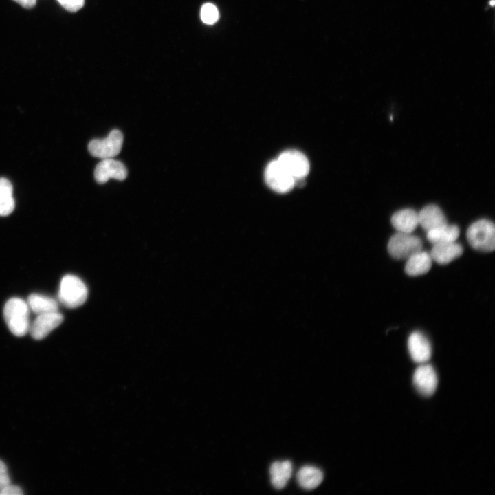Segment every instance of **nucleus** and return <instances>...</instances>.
I'll list each match as a JSON object with an SVG mask.
<instances>
[{"mask_svg": "<svg viewBox=\"0 0 495 495\" xmlns=\"http://www.w3.org/2000/svg\"><path fill=\"white\" fill-rule=\"evenodd\" d=\"M5 321L10 331L16 336H25L30 329V308L24 300L12 298L3 309Z\"/></svg>", "mask_w": 495, "mask_h": 495, "instance_id": "nucleus-1", "label": "nucleus"}, {"mask_svg": "<svg viewBox=\"0 0 495 495\" xmlns=\"http://www.w3.org/2000/svg\"><path fill=\"white\" fill-rule=\"evenodd\" d=\"M87 288L78 276L67 274L63 277L58 290V300L68 308L82 305L87 300Z\"/></svg>", "mask_w": 495, "mask_h": 495, "instance_id": "nucleus-2", "label": "nucleus"}, {"mask_svg": "<svg viewBox=\"0 0 495 495\" xmlns=\"http://www.w3.org/2000/svg\"><path fill=\"white\" fill-rule=\"evenodd\" d=\"M470 245L480 251L490 252L495 248V228L490 220L479 219L472 223L466 232Z\"/></svg>", "mask_w": 495, "mask_h": 495, "instance_id": "nucleus-3", "label": "nucleus"}, {"mask_svg": "<svg viewBox=\"0 0 495 495\" xmlns=\"http://www.w3.org/2000/svg\"><path fill=\"white\" fill-rule=\"evenodd\" d=\"M421 239L412 233L397 232L388 243V253L395 258H408L414 253L422 250Z\"/></svg>", "mask_w": 495, "mask_h": 495, "instance_id": "nucleus-4", "label": "nucleus"}, {"mask_svg": "<svg viewBox=\"0 0 495 495\" xmlns=\"http://www.w3.org/2000/svg\"><path fill=\"white\" fill-rule=\"evenodd\" d=\"M123 143V135L118 129L111 131L103 139L92 140L88 150L94 157L103 159L113 158L120 153Z\"/></svg>", "mask_w": 495, "mask_h": 495, "instance_id": "nucleus-5", "label": "nucleus"}, {"mask_svg": "<svg viewBox=\"0 0 495 495\" xmlns=\"http://www.w3.org/2000/svg\"><path fill=\"white\" fill-rule=\"evenodd\" d=\"M265 179L270 188L279 193L287 192L295 186L294 178L278 160L271 162L267 166Z\"/></svg>", "mask_w": 495, "mask_h": 495, "instance_id": "nucleus-6", "label": "nucleus"}, {"mask_svg": "<svg viewBox=\"0 0 495 495\" xmlns=\"http://www.w3.org/2000/svg\"><path fill=\"white\" fill-rule=\"evenodd\" d=\"M277 160L294 178V182L296 179L305 178L309 173V160L298 151H286L282 153Z\"/></svg>", "mask_w": 495, "mask_h": 495, "instance_id": "nucleus-7", "label": "nucleus"}, {"mask_svg": "<svg viewBox=\"0 0 495 495\" xmlns=\"http://www.w3.org/2000/svg\"><path fill=\"white\" fill-rule=\"evenodd\" d=\"M127 176V169L124 164L112 158L102 160L96 166L94 177L99 184H104L109 179L124 180Z\"/></svg>", "mask_w": 495, "mask_h": 495, "instance_id": "nucleus-8", "label": "nucleus"}, {"mask_svg": "<svg viewBox=\"0 0 495 495\" xmlns=\"http://www.w3.org/2000/svg\"><path fill=\"white\" fill-rule=\"evenodd\" d=\"M63 321V316L58 311L38 314L30 324L29 331L35 340H41L59 326Z\"/></svg>", "mask_w": 495, "mask_h": 495, "instance_id": "nucleus-9", "label": "nucleus"}, {"mask_svg": "<svg viewBox=\"0 0 495 495\" xmlns=\"http://www.w3.org/2000/svg\"><path fill=\"white\" fill-rule=\"evenodd\" d=\"M437 376L434 368L423 363L417 368L413 375V384L417 390L422 395H432L437 386Z\"/></svg>", "mask_w": 495, "mask_h": 495, "instance_id": "nucleus-10", "label": "nucleus"}, {"mask_svg": "<svg viewBox=\"0 0 495 495\" xmlns=\"http://www.w3.org/2000/svg\"><path fill=\"white\" fill-rule=\"evenodd\" d=\"M408 348L412 359L417 363H426L431 356L430 343L419 331H414L410 335Z\"/></svg>", "mask_w": 495, "mask_h": 495, "instance_id": "nucleus-11", "label": "nucleus"}, {"mask_svg": "<svg viewBox=\"0 0 495 495\" xmlns=\"http://www.w3.org/2000/svg\"><path fill=\"white\" fill-rule=\"evenodd\" d=\"M462 245L456 241L434 244L430 252L433 261L439 264H448L463 253Z\"/></svg>", "mask_w": 495, "mask_h": 495, "instance_id": "nucleus-12", "label": "nucleus"}, {"mask_svg": "<svg viewBox=\"0 0 495 495\" xmlns=\"http://www.w3.org/2000/svg\"><path fill=\"white\" fill-rule=\"evenodd\" d=\"M419 225L426 232L447 223L446 218L441 209L434 204L423 208L418 212Z\"/></svg>", "mask_w": 495, "mask_h": 495, "instance_id": "nucleus-13", "label": "nucleus"}, {"mask_svg": "<svg viewBox=\"0 0 495 495\" xmlns=\"http://www.w3.org/2000/svg\"><path fill=\"white\" fill-rule=\"evenodd\" d=\"M391 223L397 232L412 233L419 225L418 212L411 208L398 210L393 214Z\"/></svg>", "mask_w": 495, "mask_h": 495, "instance_id": "nucleus-14", "label": "nucleus"}, {"mask_svg": "<svg viewBox=\"0 0 495 495\" xmlns=\"http://www.w3.org/2000/svg\"><path fill=\"white\" fill-rule=\"evenodd\" d=\"M407 259L405 272L409 276H419L427 273L431 266L432 259L430 253L423 250L418 251Z\"/></svg>", "mask_w": 495, "mask_h": 495, "instance_id": "nucleus-15", "label": "nucleus"}, {"mask_svg": "<svg viewBox=\"0 0 495 495\" xmlns=\"http://www.w3.org/2000/svg\"><path fill=\"white\" fill-rule=\"evenodd\" d=\"M292 463L289 461H275L270 468L271 483L277 490L284 488L292 474Z\"/></svg>", "mask_w": 495, "mask_h": 495, "instance_id": "nucleus-16", "label": "nucleus"}, {"mask_svg": "<svg viewBox=\"0 0 495 495\" xmlns=\"http://www.w3.org/2000/svg\"><path fill=\"white\" fill-rule=\"evenodd\" d=\"M299 485L307 490H311L320 485L324 478L321 470L314 466L305 465L302 467L296 475Z\"/></svg>", "mask_w": 495, "mask_h": 495, "instance_id": "nucleus-17", "label": "nucleus"}, {"mask_svg": "<svg viewBox=\"0 0 495 495\" xmlns=\"http://www.w3.org/2000/svg\"><path fill=\"white\" fill-rule=\"evenodd\" d=\"M460 230L457 226L446 223L426 232V238L431 243L456 241Z\"/></svg>", "mask_w": 495, "mask_h": 495, "instance_id": "nucleus-18", "label": "nucleus"}, {"mask_svg": "<svg viewBox=\"0 0 495 495\" xmlns=\"http://www.w3.org/2000/svg\"><path fill=\"white\" fill-rule=\"evenodd\" d=\"M27 303L30 309L37 315L58 310V303L56 300L38 294L30 295Z\"/></svg>", "mask_w": 495, "mask_h": 495, "instance_id": "nucleus-19", "label": "nucleus"}, {"mask_svg": "<svg viewBox=\"0 0 495 495\" xmlns=\"http://www.w3.org/2000/svg\"><path fill=\"white\" fill-rule=\"evenodd\" d=\"M13 187L6 178H0V216H7L14 209Z\"/></svg>", "mask_w": 495, "mask_h": 495, "instance_id": "nucleus-20", "label": "nucleus"}, {"mask_svg": "<svg viewBox=\"0 0 495 495\" xmlns=\"http://www.w3.org/2000/svg\"><path fill=\"white\" fill-rule=\"evenodd\" d=\"M219 18V13L217 7L210 3H205L201 9V19L208 25L215 23Z\"/></svg>", "mask_w": 495, "mask_h": 495, "instance_id": "nucleus-21", "label": "nucleus"}, {"mask_svg": "<svg viewBox=\"0 0 495 495\" xmlns=\"http://www.w3.org/2000/svg\"><path fill=\"white\" fill-rule=\"evenodd\" d=\"M57 1L69 12H74L81 9L85 0H57Z\"/></svg>", "mask_w": 495, "mask_h": 495, "instance_id": "nucleus-22", "label": "nucleus"}, {"mask_svg": "<svg viewBox=\"0 0 495 495\" xmlns=\"http://www.w3.org/2000/svg\"><path fill=\"white\" fill-rule=\"evenodd\" d=\"M9 484L10 480L6 465L0 460V490Z\"/></svg>", "mask_w": 495, "mask_h": 495, "instance_id": "nucleus-23", "label": "nucleus"}, {"mask_svg": "<svg viewBox=\"0 0 495 495\" xmlns=\"http://www.w3.org/2000/svg\"><path fill=\"white\" fill-rule=\"evenodd\" d=\"M2 495H21L23 494L21 489L16 485H8L0 490Z\"/></svg>", "mask_w": 495, "mask_h": 495, "instance_id": "nucleus-24", "label": "nucleus"}, {"mask_svg": "<svg viewBox=\"0 0 495 495\" xmlns=\"http://www.w3.org/2000/svg\"><path fill=\"white\" fill-rule=\"evenodd\" d=\"M22 7L30 9L36 5V0H13Z\"/></svg>", "mask_w": 495, "mask_h": 495, "instance_id": "nucleus-25", "label": "nucleus"}, {"mask_svg": "<svg viewBox=\"0 0 495 495\" xmlns=\"http://www.w3.org/2000/svg\"><path fill=\"white\" fill-rule=\"evenodd\" d=\"M489 3L491 6L493 7L495 4V0H491Z\"/></svg>", "mask_w": 495, "mask_h": 495, "instance_id": "nucleus-26", "label": "nucleus"}]
</instances>
